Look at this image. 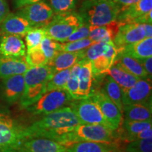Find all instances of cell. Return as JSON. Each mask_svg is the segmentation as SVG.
<instances>
[{
    "mask_svg": "<svg viewBox=\"0 0 152 152\" xmlns=\"http://www.w3.org/2000/svg\"><path fill=\"white\" fill-rule=\"evenodd\" d=\"M80 123L71 107L65 106L26 127L24 134L26 139L45 137L59 143L64 136L71 132Z\"/></svg>",
    "mask_w": 152,
    "mask_h": 152,
    "instance_id": "1",
    "label": "cell"
},
{
    "mask_svg": "<svg viewBox=\"0 0 152 152\" xmlns=\"http://www.w3.org/2000/svg\"><path fill=\"white\" fill-rule=\"evenodd\" d=\"M55 73L48 65L30 67L23 74L25 88L20 99L22 107L27 108L35 104L46 93L47 84Z\"/></svg>",
    "mask_w": 152,
    "mask_h": 152,
    "instance_id": "2",
    "label": "cell"
},
{
    "mask_svg": "<svg viewBox=\"0 0 152 152\" xmlns=\"http://www.w3.org/2000/svg\"><path fill=\"white\" fill-rule=\"evenodd\" d=\"M80 15L90 26H102L116 20L121 8L113 0H86Z\"/></svg>",
    "mask_w": 152,
    "mask_h": 152,
    "instance_id": "3",
    "label": "cell"
},
{
    "mask_svg": "<svg viewBox=\"0 0 152 152\" xmlns=\"http://www.w3.org/2000/svg\"><path fill=\"white\" fill-rule=\"evenodd\" d=\"M113 131L100 124H79L71 132L64 136L59 143L66 147L75 142L85 141L117 143Z\"/></svg>",
    "mask_w": 152,
    "mask_h": 152,
    "instance_id": "4",
    "label": "cell"
},
{
    "mask_svg": "<svg viewBox=\"0 0 152 152\" xmlns=\"http://www.w3.org/2000/svg\"><path fill=\"white\" fill-rule=\"evenodd\" d=\"M24 128L9 113L0 111V152H23V143L27 140Z\"/></svg>",
    "mask_w": 152,
    "mask_h": 152,
    "instance_id": "5",
    "label": "cell"
},
{
    "mask_svg": "<svg viewBox=\"0 0 152 152\" xmlns=\"http://www.w3.org/2000/svg\"><path fill=\"white\" fill-rule=\"evenodd\" d=\"M84 23L78 13L69 11L56 14L44 26L45 36L56 42H65L66 39Z\"/></svg>",
    "mask_w": 152,
    "mask_h": 152,
    "instance_id": "6",
    "label": "cell"
},
{
    "mask_svg": "<svg viewBox=\"0 0 152 152\" xmlns=\"http://www.w3.org/2000/svg\"><path fill=\"white\" fill-rule=\"evenodd\" d=\"M73 99L66 90H54L45 93L35 104L26 108L34 115H47L70 104Z\"/></svg>",
    "mask_w": 152,
    "mask_h": 152,
    "instance_id": "7",
    "label": "cell"
},
{
    "mask_svg": "<svg viewBox=\"0 0 152 152\" xmlns=\"http://www.w3.org/2000/svg\"><path fill=\"white\" fill-rule=\"evenodd\" d=\"M75 100L71 102V107L80 124H100L110 128L97 104L90 96Z\"/></svg>",
    "mask_w": 152,
    "mask_h": 152,
    "instance_id": "8",
    "label": "cell"
},
{
    "mask_svg": "<svg viewBox=\"0 0 152 152\" xmlns=\"http://www.w3.org/2000/svg\"><path fill=\"white\" fill-rule=\"evenodd\" d=\"M150 37H152L151 23H132L121 24L113 42L116 48L121 49L144 38Z\"/></svg>",
    "mask_w": 152,
    "mask_h": 152,
    "instance_id": "9",
    "label": "cell"
},
{
    "mask_svg": "<svg viewBox=\"0 0 152 152\" xmlns=\"http://www.w3.org/2000/svg\"><path fill=\"white\" fill-rule=\"evenodd\" d=\"M90 97L97 104L110 128L113 130L118 129L123 119V112L101 90L92 92Z\"/></svg>",
    "mask_w": 152,
    "mask_h": 152,
    "instance_id": "10",
    "label": "cell"
},
{
    "mask_svg": "<svg viewBox=\"0 0 152 152\" xmlns=\"http://www.w3.org/2000/svg\"><path fill=\"white\" fill-rule=\"evenodd\" d=\"M18 14L27 19L33 28L44 27L54 16L50 6L43 1L25 6Z\"/></svg>",
    "mask_w": 152,
    "mask_h": 152,
    "instance_id": "11",
    "label": "cell"
},
{
    "mask_svg": "<svg viewBox=\"0 0 152 152\" xmlns=\"http://www.w3.org/2000/svg\"><path fill=\"white\" fill-rule=\"evenodd\" d=\"M151 80L140 79L128 90L122 91L123 105L144 103L151 100Z\"/></svg>",
    "mask_w": 152,
    "mask_h": 152,
    "instance_id": "12",
    "label": "cell"
},
{
    "mask_svg": "<svg viewBox=\"0 0 152 152\" xmlns=\"http://www.w3.org/2000/svg\"><path fill=\"white\" fill-rule=\"evenodd\" d=\"M24 88L23 74L13 75L4 78L1 85V98L7 103H15L21 97Z\"/></svg>",
    "mask_w": 152,
    "mask_h": 152,
    "instance_id": "13",
    "label": "cell"
},
{
    "mask_svg": "<svg viewBox=\"0 0 152 152\" xmlns=\"http://www.w3.org/2000/svg\"><path fill=\"white\" fill-rule=\"evenodd\" d=\"M33 27L19 14H9L0 24V34L23 37Z\"/></svg>",
    "mask_w": 152,
    "mask_h": 152,
    "instance_id": "14",
    "label": "cell"
},
{
    "mask_svg": "<svg viewBox=\"0 0 152 152\" xmlns=\"http://www.w3.org/2000/svg\"><path fill=\"white\" fill-rule=\"evenodd\" d=\"M23 152H66V147L58 142L45 137H31L23 142Z\"/></svg>",
    "mask_w": 152,
    "mask_h": 152,
    "instance_id": "15",
    "label": "cell"
},
{
    "mask_svg": "<svg viewBox=\"0 0 152 152\" xmlns=\"http://www.w3.org/2000/svg\"><path fill=\"white\" fill-rule=\"evenodd\" d=\"M93 77L92 63L86 58H83L80 61L78 89L75 99L90 97L92 92Z\"/></svg>",
    "mask_w": 152,
    "mask_h": 152,
    "instance_id": "16",
    "label": "cell"
},
{
    "mask_svg": "<svg viewBox=\"0 0 152 152\" xmlns=\"http://www.w3.org/2000/svg\"><path fill=\"white\" fill-rule=\"evenodd\" d=\"M26 45L21 37L4 35L0 39V56L4 57H24Z\"/></svg>",
    "mask_w": 152,
    "mask_h": 152,
    "instance_id": "17",
    "label": "cell"
},
{
    "mask_svg": "<svg viewBox=\"0 0 152 152\" xmlns=\"http://www.w3.org/2000/svg\"><path fill=\"white\" fill-rule=\"evenodd\" d=\"M30 67L24 57L0 56V77L24 74Z\"/></svg>",
    "mask_w": 152,
    "mask_h": 152,
    "instance_id": "18",
    "label": "cell"
},
{
    "mask_svg": "<svg viewBox=\"0 0 152 152\" xmlns=\"http://www.w3.org/2000/svg\"><path fill=\"white\" fill-rule=\"evenodd\" d=\"M152 9V0H140L120 11L116 20L121 24L132 23Z\"/></svg>",
    "mask_w": 152,
    "mask_h": 152,
    "instance_id": "19",
    "label": "cell"
},
{
    "mask_svg": "<svg viewBox=\"0 0 152 152\" xmlns=\"http://www.w3.org/2000/svg\"><path fill=\"white\" fill-rule=\"evenodd\" d=\"M85 57V49L78 52H60L47 65L52 68L54 73L62 70L71 68L74 64L83 60Z\"/></svg>",
    "mask_w": 152,
    "mask_h": 152,
    "instance_id": "20",
    "label": "cell"
},
{
    "mask_svg": "<svg viewBox=\"0 0 152 152\" xmlns=\"http://www.w3.org/2000/svg\"><path fill=\"white\" fill-rule=\"evenodd\" d=\"M118 52V49L115 46L113 42H109V46L104 54L91 61L93 76L97 77L101 75H106V72L113 66Z\"/></svg>",
    "mask_w": 152,
    "mask_h": 152,
    "instance_id": "21",
    "label": "cell"
},
{
    "mask_svg": "<svg viewBox=\"0 0 152 152\" xmlns=\"http://www.w3.org/2000/svg\"><path fill=\"white\" fill-rule=\"evenodd\" d=\"M113 65L118 66L124 71L140 78H149L140 61L123 52H118Z\"/></svg>",
    "mask_w": 152,
    "mask_h": 152,
    "instance_id": "22",
    "label": "cell"
},
{
    "mask_svg": "<svg viewBox=\"0 0 152 152\" xmlns=\"http://www.w3.org/2000/svg\"><path fill=\"white\" fill-rule=\"evenodd\" d=\"M123 114L127 121H151V100L144 103L123 105Z\"/></svg>",
    "mask_w": 152,
    "mask_h": 152,
    "instance_id": "23",
    "label": "cell"
},
{
    "mask_svg": "<svg viewBox=\"0 0 152 152\" xmlns=\"http://www.w3.org/2000/svg\"><path fill=\"white\" fill-rule=\"evenodd\" d=\"M121 25L118 21L114 20L102 26H90L88 37L94 42L113 41Z\"/></svg>",
    "mask_w": 152,
    "mask_h": 152,
    "instance_id": "24",
    "label": "cell"
},
{
    "mask_svg": "<svg viewBox=\"0 0 152 152\" xmlns=\"http://www.w3.org/2000/svg\"><path fill=\"white\" fill-rule=\"evenodd\" d=\"M119 52L128 54L137 60L144 59L152 56V37H145L134 43L118 49Z\"/></svg>",
    "mask_w": 152,
    "mask_h": 152,
    "instance_id": "25",
    "label": "cell"
},
{
    "mask_svg": "<svg viewBox=\"0 0 152 152\" xmlns=\"http://www.w3.org/2000/svg\"><path fill=\"white\" fill-rule=\"evenodd\" d=\"M116 143L96 142H78L66 147V152H117Z\"/></svg>",
    "mask_w": 152,
    "mask_h": 152,
    "instance_id": "26",
    "label": "cell"
},
{
    "mask_svg": "<svg viewBox=\"0 0 152 152\" xmlns=\"http://www.w3.org/2000/svg\"><path fill=\"white\" fill-rule=\"evenodd\" d=\"M106 74L111 76L114 81L119 85L122 91L128 90L135 84L139 80L141 79L115 65L112 66Z\"/></svg>",
    "mask_w": 152,
    "mask_h": 152,
    "instance_id": "27",
    "label": "cell"
},
{
    "mask_svg": "<svg viewBox=\"0 0 152 152\" xmlns=\"http://www.w3.org/2000/svg\"><path fill=\"white\" fill-rule=\"evenodd\" d=\"M101 90L105 93L115 104L118 109L123 112V104L122 102V90L119 85L114 81V80L107 74H106L105 78L104 79L103 88Z\"/></svg>",
    "mask_w": 152,
    "mask_h": 152,
    "instance_id": "28",
    "label": "cell"
},
{
    "mask_svg": "<svg viewBox=\"0 0 152 152\" xmlns=\"http://www.w3.org/2000/svg\"><path fill=\"white\" fill-rule=\"evenodd\" d=\"M71 68L55 73L47 83L46 92L54 90H65L66 83L71 73Z\"/></svg>",
    "mask_w": 152,
    "mask_h": 152,
    "instance_id": "29",
    "label": "cell"
},
{
    "mask_svg": "<svg viewBox=\"0 0 152 152\" xmlns=\"http://www.w3.org/2000/svg\"><path fill=\"white\" fill-rule=\"evenodd\" d=\"M152 121H127L124 120L123 127L126 132L124 138L126 141H129L131 137L137 134L138 132L147 130L149 128H152Z\"/></svg>",
    "mask_w": 152,
    "mask_h": 152,
    "instance_id": "30",
    "label": "cell"
},
{
    "mask_svg": "<svg viewBox=\"0 0 152 152\" xmlns=\"http://www.w3.org/2000/svg\"><path fill=\"white\" fill-rule=\"evenodd\" d=\"M80 68V61L76 63L71 67L69 78H68L65 87V90L68 92V94L71 95L73 99H75L77 89H78Z\"/></svg>",
    "mask_w": 152,
    "mask_h": 152,
    "instance_id": "31",
    "label": "cell"
},
{
    "mask_svg": "<svg viewBox=\"0 0 152 152\" xmlns=\"http://www.w3.org/2000/svg\"><path fill=\"white\" fill-rule=\"evenodd\" d=\"M26 60L30 67L47 65L48 59L45 56L39 46L27 51Z\"/></svg>",
    "mask_w": 152,
    "mask_h": 152,
    "instance_id": "32",
    "label": "cell"
},
{
    "mask_svg": "<svg viewBox=\"0 0 152 152\" xmlns=\"http://www.w3.org/2000/svg\"><path fill=\"white\" fill-rule=\"evenodd\" d=\"M60 45L61 43L57 42L56 41L47 36L43 38L39 45V47L48 59V62L61 52Z\"/></svg>",
    "mask_w": 152,
    "mask_h": 152,
    "instance_id": "33",
    "label": "cell"
},
{
    "mask_svg": "<svg viewBox=\"0 0 152 152\" xmlns=\"http://www.w3.org/2000/svg\"><path fill=\"white\" fill-rule=\"evenodd\" d=\"M26 42L28 50L35 48L40 45L41 41L45 37L44 27L33 28L26 34Z\"/></svg>",
    "mask_w": 152,
    "mask_h": 152,
    "instance_id": "34",
    "label": "cell"
},
{
    "mask_svg": "<svg viewBox=\"0 0 152 152\" xmlns=\"http://www.w3.org/2000/svg\"><path fill=\"white\" fill-rule=\"evenodd\" d=\"M97 42H94L89 37L83 39H79L73 42L61 43V52H78V51L84 50L91 45Z\"/></svg>",
    "mask_w": 152,
    "mask_h": 152,
    "instance_id": "35",
    "label": "cell"
},
{
    "mask_svg": "<svg viewBox=\"0 0 152 152\" xmlns=\"http://www.w3.org/2000/svg\"><path fill=\"white\" fill-rule=\"evenodd\" d=\"M125 152H152V138L129 142Z\"/></svg>",
    "mask_w": 152,
    "mask_h": 152,
    "instance_id": "36",
    "label": "cell"
},
{
    "mask_svg": "<svg viewBox=\"0 0 152 152\" xmlns=\"http://www.w3.org/2000/svg\"><path fill=\"white\" fill-rule=\"evenodd\" d=\"M109 42H97L91 45L87 49H85V58L92 61L98 57L104 54L109 46Z\"/></svg>",
    "mask_w": 152,
    "mask_h": 152,
    "instance_id": "37",
    "label": "cell"
},
{
    "mask_svg": "<svg viewBox=\"0 0 152 152\" xmlns=\"http://www.w3.org/2000/svg\"><path fill=\"white\" fill-rule=\"evenodd\" d=\"M75 0H50L54 14H59L72 11L75 7Z\"/></svg>",
    "mask_w": 152,
    "mask_h": 152,
    "instance_id": "38",
    "label": "cell"
},
{
    "mask_svg": "<svg viewBox=\"0 0 152 152\" xmlns=\"http://www.w3.org/2000/svg\"><path fill=\"white\" fill-rule=\"evenodd\" d=\"M89 33H90V25L87 23H84L66 39L65 42L85 39V38L88 37Z\"/></svg>",
    "mask_w": 152,
    "mask_h": 152,
    "instance_id": "39",
    "label": "cell"
},
{
    "mask_svg": "<svg viewBox=\"0 0 152 152\" xmlns=\"http://www.w3.org/2000/svg\"><path fill=\"white\" fill-rule=\"evenodd\" d=\"M148 138H152V128L147 129V130H144L143 131L138 132L137 134L131 137L128 142L134 141V140H143V139Z\"/></svg>",
    "mask_w": 152,
    "mask_h": 152,
    "instance_id": "40",
    "label": "cell"
},
{
    "mask_svg": "<svg viewBox=\"0 0 152 152\" xmlns=\"http://www.w3.org/2000/svg\"><path fill=\"white\" fill-rule=\"evenodd\" d=\"M9 14V7L6 0H0V24Z\"/></svg>",
    "mask_w": 152,
    "mask_h": 152,
    "instance_id": "41",
    "label": "cell"
},
{
    "mask_svg": "<svg viewBox=\"0 0 152 152\" xmlns=\"http://www.w3.org/2000/svg\"><path fill=\"white\" fill-rule=\"evenodd\" d=\"M142 64L146 72L148 74V76L151 80L152 77V57H148L144 59L139 60Z\"/></svg>",
    "mask_w": 152,
    "mask_h": 152,
    "instance_id": "42",
    "label": "cell"
},
{
    "mask_svg": "<svg viewBox=\"0 0 152 152\" xmlns=\"http://www.w3.org/2000/svg\"><path fill=\"white\" fill-rule=\"evenodd\" d=\"M116 4H118L121 8V11L122 9H124L134 4L140 0H113Z\"/></svg>",
    "mask_w": 152,
    "mask_h": 152,
    "instance_id": "43",
    "label": "cell"
},
{
    "mask_svg": "<svg viewBox=\"0 0 152 152\" xmlns=\"http://www.w3.org/2000/svg\"><path fill=\"white\" fill-rule=\"evenodd\" d=\"M39 1L41 0H14V3L17 8H22L25 6L32 4Z\"/></svg>",
    "mask_w": 152,
    "mask_h": 152,
    "instance_id": "44",
    "label": "cell"
},
{
    "mask_svg": "<svg viewBox=\"0 0 152 152\" xmlns=\"http://www.w3.org/2000/svg\"><path fill=\"white\" fill-rule=\"evenodd\" d=\"M117 152H120V151H117Z\"/></svg>",
    "mask_w": 152,
    "mask_h": 152,
    "instance_id": "45",
    "label": "cell"
}]
</instances>
